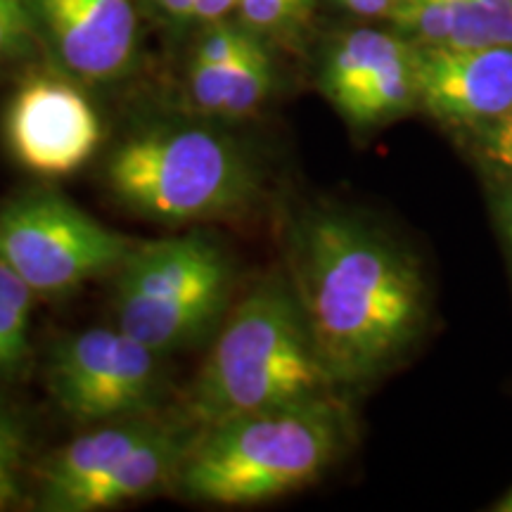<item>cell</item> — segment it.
Here are the masks:
<instances>
[{
    "instance_id": "1",
    "label": "cell",
    "mask_w": 512,
    "mask_h": 512,
    "mask_svg": "<svg viewBox=\"0 0 512 512\" xmlns=\"http://www.w3.org/2000/svg\"><path fill=\"white\" fill-rule=\"evenodd\" d=\"M290 271L332 384L375 380L425 330L430 292L418 261L366 219L335 209L302 216Z\"/></svg>"
},
{
    "instance_id": "2",
    "label": "cell",
    "mask_w": 512,
    "mask_h": 512,
    "mask_svg": "<svg viewBox=\"0 0 512 512\" xmlns=\"http://www.w3.org/2000/svg\"><path fill=\"white\" fill-rule=\"evenodd\" d=\"M332 384L292 285L271 280L230 313L192 384L188 413L200 430L323 396Z\"/></svg>"
},
{
    "instance_id": "3",
    "label": "cell",
    "mask_w": 512,
    "mask_h": 512,
    "mask_svg": "<svg viewBox=\"0 0 512 512\" xmlns=\"http://www.w3.org/2000/svg\"><path fill=\"white\" fill-rule=\"evenodd\" d=\"M342 432L323 396L240 415L192 439L174 484L211 505L273 501L318 482L339 456Z\"/></svg>"
},
{
    "instance_id": "4",
    "label": "cell",
    "mask_w": 512,
    "mask_h": 512,
    "mask_svg": "<svg viewBox=\"0 0 512 512\" xmlns=\"http://www.w3.org/2000/svg\"><path fill=\"white\" fill-rule=\"evenodd\" d=\"M105 183L133 214L185 226L245 209L259 190V171L238 140L202 126H164L114 147Z\"/></svg>"
},
{
    "instance_id": "5",
    "label": "cell",
    "mask_w": 512,
    "mask_h": 512,
    "mask_svg": "<svg viewBox=\"0 0 512 512\" xmlns=\"http://www.w3.org/2000/svg\"><path fill=\"white\" fill-rule=\"evenodd\" d=\"M233 290V264L219 242L190 233L136 245L119 266L117 325L159 356L214 328Z\"/></svg>"
},
{
    "instance_id": "6",
    "label": "cell",
    "mask_w": 512,
    "mask_h": 512,
    "mask_svg": "<svg viewBox=\"0 0 512 512\" xmlns=\"http://www.w3.org/2000/svg\"><path fill=\"white\" fill-rule=\"evenodd\" d=\"M133 247L128 235L57 192H27L0 209V261L46 297L119 271Z\"/></svg>"
},
{
    "instance_id": "7",
    "label": "cell",
    "mask_w": 512,
    "mask_h": 512,
    "mask_svg": "<svg viewBox=\"0 0 512 512\" xmlns=\"http://www.w3.org/2000/svg\"><path fill=\"white\" fill-rule=\"evenodd\" d=\"M157 351L119 328H91L64 339L48 368L57 406L79 422L145 418L162 377Z\"/></svg>"
},
{
    "instance_id": "8",
    "label": "cell",
    "mask_w": 512,
    "mask_h": 512,
    "mask_svg": "<svg viewBox=\"0 0 512 512\" xmlns=\"http://www.w3.org/2000/svg\"><path fill=\"white\" fill-rule=\"evenodd\" d=\"M5 143L29 174L72 176L102 143V124L91 100L69 81L29 76L5 110Z\"/></svg>"
},
{
    "instance_id": "9",
    "label": "cell",
    "mask_w": 512,
    "mask_h": 512,
    "mask_svg": "<svg viewBox=\"0 0 512 512\" xmlns=\"http://www.w3.org/2000/svg\"><path fill=\"white\" fill-rule=\"evenodd\" d=\"M418 105L448 126H489L512 105V48L415 50Z\"/></svg>"
},
{
    "instance_id": "10",
    "label": "cell",
    "mask_w": 512,
    "mask_h": 512,
    "mask_svg": "<svg viewBox=\"0 0 512 512\" xmlns=\"http://www.w3.org/2000/svg\"><path fill=\"white\" fill-rule=\"evenodd\" d=\"M57 60L81 81H110L131 67L138 43L133 0H31Z\"/></svg>"
},
{
    "instance_id": "11",
    "label": "cell",
    "mask_w": 512,
    "mask_h": 512,
    "mask_svg": "<svg viewBox=\"0 0 512 512\" xmlns=\"http://www.w3.org/2000/svg\"><path fill=\"white\" fill-rule=\"evenodd\" d=\"M155 422L145 418L105 422L60 448L41 470L38 508L46 512H74L79 498L110 475L121 460L152 432Z\"/></svg>"
},
{
    "instance_id": "12",
    "label": "cell",
    "mask_w": 512,
    "mask_h": 512,
    "mask_svg": "<svg viewBox=\"0 0 512 512\" xmlns=\"http://www.w3.org/2000/svg\"><path fill=\"white\" fill-rule=\"evenodd\" d=\"M190 98L204 114L242 119L259 110L273 88V62L264 43L226 64H190Z\"/></svg>"
},
{
    "instance_id": "13",
    "label": "cell",
    "mask_w": 512,
    "mask_h": 512,
    "mask_svg": "<svg viewBox=\"0 0 512 512\" xmlns=\"http://www.w3.org/2000/svg\"><path fill=\"white\" fill-rule=\"evenodd\" d=\"M396 43L399 36L375 29H356L332 46L325 62L323 88L344 119L354 110L370 76Z\"/></svg>"
},
{
    "instance_id": "14",
    "label": "cell",
    "mask_w": 512,
    "mask_h": 512,
    "mask_svg": "<svg viewBox=\"0 0 512 512\" xmlns=\"http://www.w3.org/2000/svg\"><path fill=\"white\" fill-rule=\"evenodd\" d=\"M36 292L0 261V375L10 377L24 368L31 354V311Z\"/></svg>"
},
{
    "instance_id": "15",
    "label": "cell",
    "mask_w": 512,
    "mask_h": 512,
    "mask_svg": "<svg viewBox=\"0 0 512 512\" xmlns=\"http://www.w3.org/2000/svg\"><path fill=\"white\" fill-rule=\"evenodd\" d=\"M27 432L10 406L0 401V510H8L22 496V465Z\"/></svg>"
},
{
    "instance_id": "16",
    "label": "cell",
    "mask_w": 512,
    "mask_h": 512,
    "mask_svg": "<svg viewBox=\"0 0 512 512\" xmlns=\"http://www.w3.org/2000/svg\"><path fill=\"white\" fill-rule=\"evenodd\" d=\"M235 10L254 34H278L309 15L311 0H235Z\"/></svg>"
},
{
    "instance_id": "17",
    "label": "cell",
    "mask_w": 512,
    "mask_h": 512,
    "mask_svg": "<svg viewBox=\"0 0 512 512\" xmlns=\"http://www.w3.org/2000/svg\"><path fill=\"white\" fill-rule=\"evenodd\" d=\"M31 29L34 17L24 0H0V64L27 53Z\"/></svg>"
},
{
    "instance_id": "18",
    "label": "cell",
    "mask_w": 512,
    "mask_h": 512,
    "mask_svg": "<svg viewBox=\"0 0 512 512\" xmlns=\"http://www.w3.org/2000/svg\"><path fill=\"white\" fill-rule=\"evenodd\" d=\"M484 152L491 164L512 171V105L494 124L486 126Z\"/></svg>"
},
{
    "instance_id": "19",
    "label": "cell",
    "mask_w": 512,
    "mask_h": 512,
    "mask_svg": "<svg viewBox=\"0 0 512 512\" xmlns=\"http://www.w3.org/2000/svg\"><path fill=\"white\" fill-rule=\"evenodd\" d=\"M337 3L361 17H389L399 0H337Z\"/></svg>"
},
{
    "instance_id": "20",
    "label": "cell",
    "mask_w": 512,
    "mask_h": 512,
    "mask_svg": "<svg viewBox=\"0 0 512 512\" xmlns=\"http://www.w3.org/2000/svg\"><path fill=\"white\" fill-rule=\"evenodd\" d=\"M233 10L235 0H195V19L204 24L223 22V17Z\"/></svg>"
},
{
    "instance_id": "21",
    "label": "cell",
    "mask_w": 512,
    "mask_h": 512,
    "mask_svg": "<svg viewBox=\"0 0 512 512\" xmlns=\"http://www.w3.org/2000/svg\"><path fill=\"white\" fill-rule=\"evenodd\" d=\"M155 3L174 22H190V19H195V0H155Z\"/></svg>"
},
{
    "instance_id": "22",
    "label": "cell",
    "mask_w": 512,
    "mask_h": 512,
    "mask_svg": "<svg viewBox=\"0 0 512 512\" xmlns=\"http://www.w3.org/2000/svg\"><path fill=\"white\" fill-rule=\"evenodd\" d=\"M498 512H512V489L508 491V496H503L501 501L496 505Z\"/></svg>"
},
{
    "instance_id": "23",
    "label": "cell",
    "mask_w": 512,
    "mask_h": 512,
    "mask_svg": "<svg viewBox=\"0 0 512 512\" xmlns=\"http://www.w3.org/2000/svg\"><path fill=\"white\" fill-rule=\"evenodd\" d=\"M508 235H510V245H512V197H510V207H508Z\"/></svg>"
}]
</instances>
